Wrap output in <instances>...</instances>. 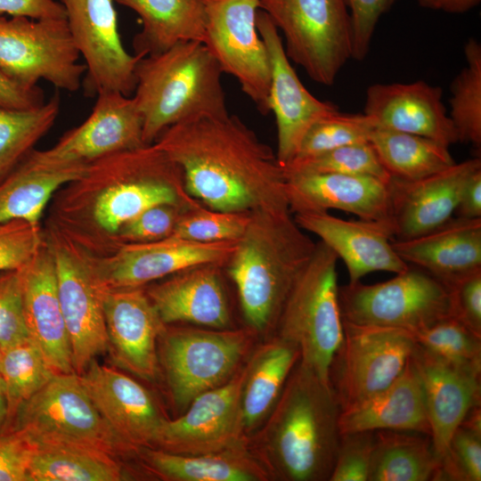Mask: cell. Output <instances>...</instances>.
I'll return each instance as SVG.
<instances>
[{
	"label": "cell",
	"instance_id": "6da1fadb",
	"mask_svg": "<svg viewBox=\"0 0 481 481\" xmlns=\"http://www.w3.org/2000/svg\"><path fill=\"white\" fill-rule=\"evenodd\" d=\"M175 162L188 193L227 212L289 208L276 152L235 115L176 123L153 143Z\"/></svg>",
	"mask_w": 481,
	"mask_h": 481
},
{
	"label": "cell",
	"instance_id": "7a4b0ae2",
	"mask_svg": "<svg viewBox=\"0 0 481 481\" xmlns=\"http://www.w3.org/2000/svg\"><path fill=\"white\" fill-rule=\"evenodd\" d=\"M159 204L202 206L186 191L179 166L152 143L89 164L59 199L55 229L84 250L106 237L112 251L122 225Z\"/></svg>",
	"mask_w": 481,
	"mask_h": 481
},
{
	"label": "cell",
	"instance_id": "3957f363",
	"mask_svg": "<svg viewBox=\"0 0 481 481\" xmlns=\"http://www.w3.org/2000/svg\"><path fill=\"white\" fill-rule=\"evenodd\" d=\"M340 411L331 387L298 361L248 445L271 480H329L339 444Z\"/></svg>",
	"mask_w": 481,
	"mask_h": 481
},
{
	"label": "cell",
	"instance_id": "277c9868",
	"mask_svg": "<svg viewBox=\"0 0 481 481\" xmlns=\"http://www.w3.org/2000/svg\"><path fill=\"white\" fill-rule=\"evenodd\" d=\"M315 247L289 208L249 213L248 225L224 267L237 289L247 327L256 333L274 330Z\"/></svg>",
	"mask_w": 481,
	"mask_h": 481
},
{
	"label": "cell",
	"instance_id": "5b68a950",
	"mask_svg": "<svg viewBox=\"0 0 481 481\" xmlns=\"http://www.w3.org/2000/svg\"><path fill=\"white\" fill-rule=\"evenodd\" d=\"M221 69L200 41H181L140 58L133 98L143 118V139L152 144L167 127L201 116L229 115Z\"/></svg>",
	"mask_w": 481,
	"mask_h": 481
},
{
	"label": "cell",
	"instance_id": "8992f818",
	"mask_svg": "<svg viewBox=\"0 0 481 481\" xmlns=\"http://www.w3.org/2000/svg\"><path fill=\"white\" fill-rule=\"evenodd\" d=\"M337 255L316 242L280 313L277 337L296 346L299 363L330 386V370L344 336L338 299Z\"/></svg>",
	"mask_w": 481,
	"mask_h": 481
},
{
	"label": "cell",
	"instance_id": "52a82bcc",
	"mask_svg": "<svg viewBox=\"0 0 481 481\" xmlns=\"http://www.w3.org/2000/svg\"><path fill=\"white\" fill-rule=\"evenodd\" d=\"M11 430L22 432L35 445L79 447L116 458L138 452L103 419L75 372L55 374L23 403Z\"/></svg>",
	"mask_w": 481,
	"mask_h": 481
},
{
	"label": "cell",
	"instance_id": "ba28073f",
	"mask_svg": "<svg viewBox=\"0 0 481 481\" xmlns=\"http://www.w3.org/2000/svg\"><path fill=\"white\" fill-rule=\"evenodd\" d=\"M255 334L249 327L166 326L158 357L175 408L184 411L195 397L227 382L240 368Z\"/></svg>",
	"mask_w": 481,
	"mask_h": 481
},
{
	"label": "cell",
	"instance_id": "9c48e42d",
	"mask_svg": "<svg viewBox=\"0 0 481 481\" xmlns=\"http://www.w3.org/2000/svg\"><path fill=\"white\" fill-rule=\"evenodd\" d=\"M283 34L285 53L314 82L332 85L352 58L353 27L346 0H259Z\"/></svg>",
	"mask_w": 481,
	"mask_h": 481
},
{
	"label": "cell",
	"instance_id": "30bf717a",
	"mask_svg": "<svg viewBox=\"0 0 481 481\" xmlns=\"http://www.w3.org/2000/svg\"><path fill=\"white\" fill-rule=\"evenodd\" d=\"M386 281L338 288L342 320L414 332L452 316L448 288L428 272L409 267Z\"/></svg>",
	"mask_w": 481,
	"mask_h": 481
},
{
	"label": "cell",
	"instance_id": "8fae6325",
	"mask_svg": "<svg viewBox=\"0 0 481 481\" xmlns=\"http://www.w3.org/2000/svg\"><path fill=\"white\" fill-rule=\"evenodd\" d=\"M66 19L0 15V71L20 86L77 91L86 72Z\"/></svg>",
	"mask_w": 481,
	"mask_h": 481
},
{
	"label": "cell",
	"instance_id": "7c38bea8",
	"mask_svg": "<svg viewBox=\"0 0 481 481\" xmlns=\"http://www.w3.org/2000/svg\"><path fill=\"white\" fill-rule=\"evenodd\" d=\"M344 336L330 370L340 409L390 386L412 357L415 342L405 330L343 321Z\"/></svg>",
	"mask_w": 481,
	"mask_h": 481
},
{
	"label": "cell",
	"instance_id": "4fadbf2b",
	"mask_svg": "<svg viewBox=\"0 0 481 481\" xmlns=\"http://www.w3.org/2000/svg\"><path fill=\"white\" fill-rule=\"evenodd\" d=\"M204 5L203 44L222 71L234 77L258 111L266 115L271 65L257 27L259 0H204Z\"/></svg>",
	"mask_w": 481,
	"mask_h": 481
},
{
	"label": "cell",
	"instance_id": "5bb4252c",
	"mask_svg": "<svg viewBox=\"0 0 481 481\" xmlns=\"http://www.w3.org/2000/svg\"><path fill=\"white\" fill-rule=\"evenodd\" d=\"M54 261L58 295L72 352L80 375L95 357L108 350L103 312L105 287L85 252L54 229L47 240Z\"/></svg>",
	"mask_w": 481,
	"mask_h": 481
},
{
	"label": "cell",
	"instance_id": "9a60e30c",
	"mask_svg": "<svg viewBox=\"0 0 481 481\" xmlns=\"http://www.w3.org/2000/svg\"><path fill=\"white\" fill-rule=\"evenodd\" d=\"M65 10L72 40L85 60V95L104 92L132 96L139 56L124 47L113 0H58Z\"/></svg>",
	"mask_w": 481,
	"mask_h": 481
},
{
	"label": "cell",
	"instance_id": "2e32d148",
	"mask_svg": "<svg viewBox=\"0 0 481 481\" xmlns=\"http://www.w3.org/2000/svg\"><path fill=\"white\" fill-rule=\"evenodd\" d=\"M147 145L143 118L133 96L110 91L96 95L87 118L66 132L51 148L25 158L43 167L88 166L108 155Z\"/></svg>",
	"mask_w": 481,
	"mask_h": 481
},
{
	"label": "cell",
	"instance_id": "e0dca14e",
	"mask_svg": "<svg viewBox=\"0 0 481 481\" xmlns=\"http://www.w3.org/2000/svg\"><path fill=\"white\" fill-rule=\"evenodd\" d=\"M243 379L244 367L224 384L195 397L176 419H165L152 448L199 455L246 444L240 405Z\"/></svg>",
	"mask_w": 481,
	"mask_h": 481
},
{
	"label": "cell",
	"instance_id": "ac0fdd59",
	"mask_svg": "<svg viewBox=\"0 0 481 481\" xmlns=\"http://www.w3.org/2000/svg\"><path fill=\"white\" fill-rule=\"evenodd\" d=\"M236 240L196 242L175 237L142 243H120L104 257L86 252L96 277L106 289L143 287L203 264L224 265Z\"/></svg>",
	"mask_w": 481,
	"mask_h": 481
},
{
	"label": "cell",
	"instance_id": "d6986e66",
	"mask_svg": "<svg viewBox=\"0 0 481 481\" xmlns=\"http://www.w3.org/2000/svg\"><path fill=\"white\" fill-rule=\"evenodd\" d=\"M256 21L271 65L269 107L274 114L277 126L276 156L284 168L295 158L304 135L312 125L339 110L332 102L315 98L304 86L269 16L258 9Z\"/></svg>",
	"mask_w": 481,
	"mask_h": 481
},
{
	"label": "cell",
	"instance_id": "ffe728a7",
	"mask_svg": "<svg viewBox=\"0 0 481 481\" xmlns=\"http://www.w3.org/2000/svg\"><path fill=\"white\" fill-rule=\"evenodd\" d=\"M103 312L115 364L143 379H155L159 365L157 342L167 325L145 289H105Z\"/></svg>",
	"mask_w": 481,
	"mask_h": 481
},
{
	"label": "cell",
	"instance_id": "44dd1931",
	"mask_svg": "<svg viewBox=\"0 0 481 481\" xmlns=\"http://www.w3.org/2000/svg\"><path fill=\"white\" fill-rule=\"evenodd\" d=\"M480 169L478 156L418 180L391 177L388 184L393 237L411 239L451 219L466 183Z\"/></svg>",
	"mask_w": 481,
	"mask_h": 481
},
{
	"label": "cell",
	"instance_id": "7402d4cb",
	"mask_svg": "<svg viewBox=\"0 0 481 481\" xmlns=\"http://www.w3.org/2000/svg\"><path fill=\"white\" fill-rule=\"evenodd\" d=\"M285 175L286 196L293 215L338 209L362 220L385 224L391 229L390 181L299 170H285Z\"/></svg>",
	"mask_w": 481,
	"mask_h": 481
},
{
	"label": "cell",
	"instance_id": "603a6c76",
	"mask_svg": "<svg viewBox=\"0 0 481 481\" xmlns=\"http://www.w3.org/2000/svg\"><path fill=\"white\" fill-rule=\"evenodd\" d=\"M78 376L103 419L126 444L138 452L153 447L166 418L144 387L95 359Z\"/></svg>",
	"mask_w": 481,
	"mask_h": 481
},
{
	"label": "cell",
	"instance_id": "cb8c5ba5",
	"mask_svg": "<svg viewBox=\"0 0 481 481\" xmlns=\"http://www.w3.org/2000/svg\"><path fill=\"white\" fill-rule=\"evenodd\" d=\"M443 90L423 80L374 84L368 87L363 114L380 127L431 139L450 147L458 143L442 101Z\"/></svg>",
	"mask_w": 481,
	"mask_h": 481
},
{
	"label": "cell",
	"instance_id": "d4e9b609",
	"mask_svg": "<svg viewBox=\"0 0 481 481\" xmlns=\"http://www.w3.org/2000/svg\"><path fill=\"white\" fill-rule=\"evenodd\" d=\"M412 359L419 374L430 437L441 459L469 411L480 404V369L449 363L415 344Z\"/></svg>",
	"mask_w": 481,
	"mask_h": 481
},
{
	"label": "cell",
	"instance_id": "484cf974",
	"mask_svg": "<svg viewBox=\"0 0 481 481\" xmlns=\"http://www.w3.org/2000/svg\"><path fill=\"white\" fill-rule=\"evenodd\" d=\"M298 224L314 233L341 258L355 282L372 272L399 273L409 267L395 251L393 233L385 224L366 220H346L328 212L293 215Z\"/></svg>",
	"mask_w": 481,
	"mask_h": 481
},
{
	"label": "cell",
	"instance_id": "4316f807",
	"mask_svg": "<svg viewBox=\"0 0 481 481\" xmlns=\"http://www.w3.org/2000/svg\"><path fill=\"white\" fill-rule=\"evenodd\" d=\"M21 281L29 338L37 345L55 374L74 373L70 342L58 295L54 261L46 240L34 258L21 268Z\"/></svg>",
	"mask_w": 481,
	"mask_h": 481
},
{
	"label": "cell",
	"instance_id": "83f0119b",
	"mask_svg": "<svg viewBox=\"0 0 481 481\" xmlns=\"http://www.w3.org/2000/svg\"><path fill=\"white\" fill-rule=\"evenodd\" d=\"M220 264L195 265L168 276L145 291L166 324L186 322L226 329L231 322Z\"/></svg>",
	"mask_w": 481,
	"mask_h": 481
},
{
	"label": "cell",
	"instance_id": "f1b7e54d",
	"mask_svg": "<svg viewBox=\"0 0 481 481\" xmlns=\"http://www.w3.org/2000/svg\"><path fill=\"white\" fill-rule=\"evenodd\" d=\"M397 255L446 287L481 270V217L452 216L424 234L392 241Z\"/></svg>",
	"mask_w": 481,
	"mask_h": 481
},
{
	"label": "cell",
	"instance_id": "f546056e",
	"mask_svg": "<svg viewBox=\"0 0 481 481\" xmlns=\"http://www.w3.org/2000/svg\"><path fill=\"white\" fill-rule=\"evenodd\" d=\"M341 434L402 430L430 436L421 382L412 359L387 388L340 411Z\"/></svg>",
	"mask_w": 481,
	"mask_h": 481
},
{
	"label": "cell",
	"instance_id": "4dcf8cb0",
	"mask_svg": "<svg viewBox=\"0 0 481 481\" xmlns=\"http://www.w3.org/2000/svg\"><path fill=\"white\" fill-rule=\"evenodd\" d=\"M143 469L167 481H268L270 477L248 443L218 452L183 455L143 447Z\"/></svg>",
	"mask_w": 481,
	"mask_h": 481
},
{
	"label": "cell",
	"instance_id": "1f68e13d",
	"mask_svg": "<svg viewBox=\"0 0 481 481\" xmlns=\"http://www.w3.org/2000/svg\"><path fill=\"white\" fill-rule=\"evenodd\" d=\"M299 357L296 346L273 336L255 350L244 366L240 405L248 439L271 413Z\"/></svg>",
	"mask_w": 481,
	"mask_h": 481
},
{
	"label": "cell",
	"instance_id": "d6a6232c",
	"mask_svg": "<svg viewBox=\"0 0 481 481\" xmlns=\"http://www.w3.org/2000/svg\"><path fill=\"white\" fill-rule=\"evenodd\" d=\"M135 12L142 29L133 38L140 58L162 53L181 41H204V0H113Z\"/></svg>",
	"mask_w": 481,
	"mask_h": 481
},
{
	"label": "cell",
	"instance_id": "836d02e7",
	"mask_svg": "<svg viewBox=\"0 0 481 481\" xmlns=\"http://www.w3.org/2000/svg\"><path fill=\"white\" fill-rule=\"evenodd\" d=\"M87 167H43L24 159L0 183V224L19 219L39 224L54 192L80 178Z\"/></svg>",
	"mask_w": 481,
	"mask_h": 481
},
{
	"label": "cell",
	"instance_id": "e575fe53",
	"mask_svg": "<svg viewBox=\"0 0 481 481\" xmlns=\"http://www.w3.org/2000/svg\"><path fill=\"white\" fill-rule=\"evenodd\" d=\"M441 464L430 436L376 430L368 481L436 480Z\"/></svg>",
	"mask_w": 481,
	"mask_h": 481
},
{
	"label": "cell",
	"instance_id": "d590c367",
	"mask_svg": "<svg viewBox=\"0 0 481 481\" xmlns=\"http://www.w3.org/2000/svg\"><path fill=\"white\" fill-rule=\"evenodd\" d=\"M29 481H120L131 479L118 458L73 446L35 445Z\"/></svg>",
	"mask_w": 481,
	"mask_h": 481
},
{
	"label": "cell",
	"instance_id": "8d00e7d4",
	"mask_svg": "<svg viewBox=\"0 0 481 481\" xmlns=\"http://www.w3.org/2000/svg\"><path fill=\"white\" fill-rule=\"evenodd\" d=\"M370 143L392 178L418 180L456 163L448 146L415 135L375 127Z\"/></svg>",
	"mask_w": 481,
	"mask_h": 481
},
{
	"label": "cell",
	"instance_id": "74e56055",
	"mask_svg": "<svg viewBox=\"0 0 481 481\" xmlns=\"http://www.w3.org/2000/svg\"><path fill=\"white\" fill-rule=\"evenodd\" d=\"M60 110L58 92L33 108L9 109L0 105V183L53 127Z\"/></svg>",
	"mask_w": 481,
	"mask_h": 481
},
{
	"label": "cell",
	"instance_id": "f35d334b",
	"mask_svg": "<svg viewBox=\"0 0 481 481\" xmlns=\"http://www.w3.org/2000/svg\"><path fill=\"white\" fill-rule=\"evenodd\" d=\"M467 64L451 84L449 117L458 142L481 149V45L469 38L464 46Z\"/></svg>",
	"mask_w": 481,
	"mask_h": 481
},
{
	"label": "cell",
	"instance_id": "ab89813d",
	"mask_svg": "<svg viewBox=\"0 0 481 481\" xmlns=\"http://www.w3.org/2000/svg\"><path fill=\"white\" fill-rule=\"evenodd\" d=\"M54 375L39 347L30 338L3 349L0 376L8 400L9 428L18 408Z\"/></svg>",
	"mask_w": 481,
	"mask_h": 481
},
{
	"label": "cell",
	"instance_id": "60d3db41",
	"mask_svg": "<svg viewBox=\"0 0 481 481\" xmlns=\"http://www.w3.org/2000/svg\"><path fill=\"white\" fill-rule=\"evenodd\" d=\"M374 128L373 121L365 114H348L338 110L312 125L289 164L347 144L370 142Z\"/></svg>",
	"mask_w": 481,
	"mask_h": 481
},
{
	"label": "cell",
	"instance_id": "b9f144b4",
	"mask_svg": "<svg viewBox=\"0 0 481 481\" xmlns=\"http://www.w3.org/2000/svg\"><path fill=\"white\" fill-rule=\"evenodd\" d=\"M415 344L456 365L481 370V337L452 316L411 332Z\"/></svg>",
	"mask_w": 481,
	"mask_h": 481
},
{
	"label": "cell",
	"instance_id": "7bdbcfd3",
	"mask_svg": "<svg viewBox=\"0 0 481 481\" xmlns=\"http://www.w3.org/2000/svg\"><path fill=\"white\" fill-rule=\"evenodd\" d=\"M284 170L363 175L386 183L391 180L370 142L341 146L311 159L289 164Z\"/></svg>",
	"mask_w": 481,
	"mask_h": 481
},
{
	"label": "cell",
	"instance_id": "ee69618b",
	"mask_svg": "<svg viewBox=\"0 0 481 481\" xmlns=\"http://www.w3.org/2000/svg\"><path fill=\"white\" fill-rule=\"evenodd\" d=\"M249 221V213L211 209L204 205L184 211L170 236L196 242L237 240Z\"/></svg>",
	"mask_w": 481,
	"mask_h": 481
},
{
	"label": "cell",
	"instance_id": "f6af8a7d",
	"mask_svg": "<svg viewBox=\"0 0 481 481\" xmlns=\"http://www.w3.org/2000/svg\"><path fill=\"white\" fill-rule=\"evenodd\" d=\"M436 480H481V428L459 425L441 459Z\"/></svg>",
	"mask_w": 481,
	"mask_h": 481
},
{
	"label": "cell",
	"instance_id": "bcb514c9",
	"mask_svg": "<svg viewBox=\"0 0 481 481\" xmlns=\"http://www.w3.org/2000/svg\"><path fill=\"white\" fill-rule=\"evenodd\" d=\"M44 242L39 224L19 219L0 224V273L23 268Z\"/></svg>",
	"mask_w": 481,
	"mask_h": 481
},
{
	"label": "cell",
	"instance_id": "7dc6e473",
	"mask_svg": "<svg viewBox=\"0 0 481 481\" xmlns=\"http://www.w3.org/2000/svg\"><path fill=\"white\" fill-rule=\"evenodd\" d=\"M375 444V431L340 435L329 481H368Z\"/></svg>",
	"mask_w": 481,
	"mask_h": 481
},
{
	"label": "cell",
	"instance_id": "c3c4849f",
	"mask_svg": "<svg viewBox=\"0 0 481 481\" xmlns=\"http://www.w3.org/2000/svg\"><path fill=\"white\" fill-rule=\"evenodd\" d=\"M29 338L21 269L0 273V346L4 349Z\"/></svg>",
	"mask_w": 481,
	"mask_h": 481
},
{
	"label": "cell",
	"instance_id": "681fc988",
	"mask_svg": "<svg viewBox=\"0 0 481 481\" xmlns=\"http://www.w3.org/2000/svg\"><path fill=\"white\" fill-rule=\"evenodd\" d=\"M186 210L173 204L152 206L126 222L117 235L120 243H142L169 237L180 216Z\"/></svg>",
	"mask_w": 481,
	"mask_h": 481
},
{
	"label": "cell",
	"instance_id": "f907efd6",
	"mask_svg": "<svg viewBox=\"0 0 481 481\" xmlns=\"http://www.w3.org/2000/svg\"><path fill=\"white\" fill-rule=\"evenodd\" d=\"M353 27L352 58L363 61L367 56L380 17L395 0H346Z\"/></svg>",
	"mask_w": 481,
	"mask_h": 481
},
{
	"label": "cell",
	"instance_id": "816d5d0a",
	"mask_svg": "<svg viewBox=\"0 0 481 481\" xmlns=\"http://www.w3.org/2000/svg\"><path fill=\"white\" fill-rule=\"evenodd\" d=\"M452 316L481 337V270L447 287Z\"/></svg>",
	"mask_w": 481,
	"mask_h": 481
},
{
	"label": "cell",
	"instance_id": "f5cc1de1",
	"mask_svg": "<svg viewBox=\"0 0 481 481\" xmlns=\"http://www.w3.org/2000/svg\"><path fill=\"white\" fill-rule=\"evenodd\" d=\"M34 444L20 431L0 436V481H29L28 467Z\"/></svg>",
	"mask_w": 481,
	"mask_h": 481
},
{
	"label": "cell",
	"instance_id": "db71d44e",
	"mask_svg": "<svg viewBox=\"0 0 481 481\" xmlns=\"http://www.w3.org/2000/svg\"><path fill=\"white\" fill-rule=\"evenodd\" d=\"M31 19H66L62 4L56 0H0V15Z\"/></svg>",
	"mask_w": 481,
	"mask_h": 481
},
{
	"label": "cell",
	"instance_id": "11a10c76",
	"mask_svg": "<svg viewBox=\"0 0 481 481\" xmlns=\"http://www.w3.org/2000/svg\"><path fill=\"white\" fill-rule=\"evenodd\" d=\"M39 87L28 88L18 85L0 71V105L9 109H29L45 102Z\"/></svg>",
	"mask_w": 481,
	"mask_h": 481
},
{
	"label": "cell",
	"instance_id": "9f6ffc18",
	"mask_svg": "<svg viewBox=\"0 0 481 481\" xmlns=\"http://www.w3.org/2000/svg\"><path fill=\"white\" fill-rule=\"evenodd\" d=\"M453 216L462 218L481 217V169L466 183Z\"/></svg>",
	"mask_w": 481,
	"mask_h": 481
},
{
	"label": "cell",
	"instance_id": "6f0895ef",
	"mask_svg": "<svg viewBox=\"0 0 481 481\" xmlns=\"http://www.w3.org/2000/svg\"><path fill=\"white\" fill-rule=\"evenodd\" d=\"M418 4L427 9L447 13H464L476 6L481 0H417Z\"/></svg>",
	"mask_w": 481,
	"mask_h": 481
},
{
	"label": "cell",
	"instance_id": "680465c9",
	"mask_svg": "<svg viewBox=\"0 0 481 481\" xmlns=\"http://www.w3.org/2000/svg\"><path fill=\"white\" fill-rule=\"evenodd\" d=\"M9 406L3 379L0 376V436L9 428Z\"/></svg>",
	"mask_w": 481,
	"mask_h": 481
},
{
	"label": "cell",
	"instance_id": "91938a15",
	"mask_svg": "<svg viewBox=\"0 0 481 481\" xmlns=\"http://www.w3.org/2000/svg\"><path fill=\"white\" fill-rule=\"evenodd\" d=\"M2 356H3V348L0 346V368H1Z\"/></svg>",
	"mask_w": 481,
	"mask_h": 481
}]
</instances>
